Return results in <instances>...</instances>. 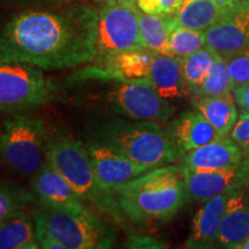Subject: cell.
<instances>
[{"mask_svg": "<svg viewBox=\"0 0 249 249\" xmlns=\"http://www.w3.org/2000/svg\"><path fill=\"white\" fill-rule=\"evenodd\" d=\"M98 9L81 2L26 9L0 28V62L71 70L97 55Z\"/></svg>", "mask_w": 249, "mask_h": 249, "instance_id": "obj_1", "label": "cell"}, {"mask_svg": "<svg viewBox=\"0 0 249 249\" xmlns=\"http://www.w3.org/2000/svg\"><path fill=\"white\" fill-rule=\"evenodd\" d=\"M128 222L144 227L170 222L189 200L180 165H164L112 188Z\"/></svg>", "mask_w": 249, "mask_h": 249, "instance_id": "obj_2", "label": "cell"}, {"mask_svg": "<svg viewBox=\"0 0 249 249\" xmlns=\"http://www.w3.org/2000/svg\"><path fill=\"white\" fill-rule=\"evenodd\" d=\"M46 161L53 165L86 203L107 216L114 224L128 232L130 224L120 209L116 197L98 179L86 142L61 130L49 132Z\"/></svg>", "mask_w": 249, "mask_h": 249, "instance_id": "obj_3", "label": "cell"}, {"mask_svg": "<svg viewBox=\"0 0 249 249\" xmlns=\"http://www.w3.org/2000/svg\"><path fill=\"white\" fill-rule=\"evenodd\" d=\"M155 121L104 116L89 124L88 139L116 149L136 163L160 167L180 160L166 128Z\"/></svg>", "mask_w": 249, "mask_h": 249, "instance_id": "obj_4", "label": "cell"}, {"mask_svg": "<svg viewBox=\"0 0 249 249\" xmlns=\"http://www.w3.org/2000/svg\"><path fill=\"white\" fill-rule=\"evenodd\" d=\"M33 216L61 242L65 249H110L117 241L113 227L85 207L39 205Z\"/></svg>", "mask_w": 249, "mask_h": 249, "instance_id": "obj_5", "label": "cell"}, {"mask_svg": "<svg viewBox=\"0 0 249 249\" xmlns=\"http://www.w3.org/2000/svg\"><path fill=\"white\" fill-rule=\"evenodd\" d=\"M48 134L42 118L28 112L13 113L4 120L0 157L15 172L35 176L46 163Z\"/></svg>", "mask_w": 249, "mask_h": 249, "instance_id": "obj_6", "label": "cell"}, {"mask_svg": "<svg viewBox=\"0 0 249 249\" xmlns=\"http://www.w3.org/2000/svg\"><path fill=\"white\" fill-rule=\"evenodd\" d=\"M57 86L43 70L18 62H0V113L29 112L51 102Z\"/></svg>", "mask_w": 249, "mask_h": 249, "instance_id": "obj_7", "label": "cell"}, {"mask_svg": "<svg viewBox=\"0 0 249 249\" xmlns=\"http://www.w3.org/2000/svg\"><path fill=\"white\" fill-rule=\"evenodd\" d=\"M105 107L118 116L134 120L165 124L176 112L172 102L161 97L145 77L132 81H112L102 95Z\"/></svg>", "mask_w": 249, "mask_h": 249, "instance_id": "obj_8", "label": "cell"}, {"mask_svg": "<svg viewBox=\"0 0 249 249\" xmlns=\"http://www.w3.org/2000/svg\"><path fill=\"white\" fill-rule=\"evenodd\" d=\"M139 49L144 48L140 38L138 5L99 4L97 55L93 61H103L121 52Z\"/></svg>", "mask_w": 249, "mask_h": 249, "instance_id": "obj_9", "label": "cell"}, {"mask_svg": "<svg viewBox=\"0 0 249 249\" xmlns=\"http://www.w3.org/2000/svg\"><path fill=\"white\" fill-rule=\"evenodd\" d=\"M86 145L98 179L111 191L113 187L128 182L154 169L147 165L136 163L116 149L95 140L88 139Z\"/></svg>", "mask_w": 249, "mask_h": 249, "instance_id": "obj_10", "label": "cell"}, {"mask_svg": "<svg viewBox=\"0 0 249 249\" xmlns=\"http://www.w3.org/2000/svg\"><path fill=\"white\" fill-rule=\"evenodd\" d=\"M207 45L227 54L249 46V0H242L222 20L205 30Z\"/></svg>", "mask_w": 249, "mask_h": 249, "instance_id": "obj_11", "label": "cell"}, {"mask_svg": "<svg viewBox=\"0 0 249 249\" xmlns=\"http://www.w3.org/2000/svg\"><path fill=\"white\" fill-rule=\"evenodd\" d=\"M182 169L189 198L200 203H204L227 189L235 188L249 181V174L242 170L241 165L214 171Z\"/></svg>", "mask_w": 249, "mask_h": 249, "instance_id": "obj_12", "label": "cell"}, {"mask_svg": "<svg viewBox=\"0 0 249 249\" xmlns=\"http://www.w3.org/2000/svg\"><path fill=\"white\" fill-rule=\"evenodd\" d=\"M249 236V181L233 189L217 235L222 248L240 249Z\"/></svg>", "mask_w": 249, "mask_h": 249, "instance_id": "obj_13", "label": "cell"}, {"mask_svg": "<svg viewBox=\"0 0 249 249\" xmlns=\"http://www.w3.org/2000/svg\"><path fill=\"white\" fill-rule=\"evenodd\" d=\"M30 191L39 205L75 208L85 207L86 202L74 191L71 183L49 161L33 176Z\"/></svg>", "mask_w": 249, "mask_h": 249, "instance_id": "obj_14", "label": "cell"}, {"mask_svg": "<svg viewBox=\"0 0 249 249\" xmlns=\"http://www.w3.org/2000/svg\"><path fill=\"white\" fill-rule=\"evenodd\" d=\"M166 132L179 158L186 152L220 139L209 121L197 110L183 112L171 121Z\"/></svg>", "mask_w": 249, "mask_h": 249, "instance_id": "obj_15", "label": "cell"}, {"mask_svg": "<svg viewBox=\"0 0 249 249\" xmlns=\"http://www.w3.org/2000/svg\"><path fill=\"white\" fill-rule=\"evenodd\" d=\"M244 156L242 149L230 136H225L186 152L180 161L187 170L214 171L239 166Z\"/></svg>", "mask_w": 249, "mask_h": 249, "instance_id": "obj_16", "label": "cell"}, {"mask_svg": "<svg viewBox=\"0 0 249 249\" xmlns=\"http://www.w3.org/2000/svg\"><path fill=\"white\" fill-rule=\"evenodd\" d=\"M233 189L234 188L227 189L222 194L204 202L203 207L195 213L191 233L186 241L187 248H211L217 244V235L225 213L226 202Z\"/></svg>", "mask_w": 249, "mask_h": 249, "instance_id": "obj_17", "label": "cell"}, {"mask_svg": "<svg viewBox=\"0 0 249 249\" xmlns=\"http://www.w3.org/2000/svg\"><path fill=\"white\" fill-rule=\"evenodd\" d=\"M148 79L161 97L170 102L180 101L191 95L183 79L181 58L154 53Z\"/></svg>", "mask_w": 249, "mask_h": 249, "instance_id": "obj_18", "label": "cell"}, {"mask_svg": "<svg viewBox=\"0 0 249 249\" xmlns=\"http://www.w3.org/2000/svg\"><path fill=\"white\" fill-rule=\"evenodd\" d=\"M193 104L196 110L201 112L202 116L209 121L220 138L229 135L238 120L239 113L233 93L194 97Z\"/></svg>", "mask_w": 249, "mask_h": 249, "instance_id": "obj_19", "label": "cell"}, {"mask_svg": "<svg viewBox=\"0 0 249 249\" xmlns=\"http://www.w3.org/2000/svg\"><path fill=\"white\" fill-rule=\"evenodd\" d=\"M233 8L223 7L213 0H183L174 14V22L180 27L205 31L222 20Z\"/></svg>", "mask_w": 249, "mask_h": 249, "instance_id": "obj_20", "label": "cell"}, {"mask_svg": "<svg viewBox=\"0 0 249 249\" xmlns=\"http://www.w3.org/2000/svg\"><path fill=\"white\" fill-rule=\"evenodd\" d=\"M35 218L26 209L0 224V249H38Z\"/></svg>", "mask_w": 249, "mask_h": 249, "instance_id": "obj_21", "label": "cell"}, {"mask_svg": "<svg viewBox=\"0 0 249 249\" xmlns=\"http://www.w3.org/2000/svg\"><path fill=\"white\" fill-rule=\"evenodd\" d=\"M176 26L174 15L148 14L140 9V38L149 51L169 54L170 34Z\"/></svg>", "mask_w": 249, "mask_h": 249, "instance_id": "obj_22", "label": "cell"}, {"mask_svg": "<svg viewBox=\"0 0 249 249\" xmlns=\"http://www.w3.org/2000/svg\"><path fill=\"white\" fill-rule=\"evenodd\" d=\"M216 54L217 51L205 44L197 51L181 58L183 79L188 87L189 92H194L196 88L203 82L213 66Z\"/></svg>", "mask_w": 249, "mask_h": 249, "instance_id": "obj_23", "label": "cell"}, {"mask_svg": "<svg viewBox=\"0 0 249 249\" xmlns=\"http://www.w3.org/2000/svg\"><path fill=\"white\" fill-rule=\"evenodd\" d=\"M234 90L232 79L230 76L225 58L217 52L213 66L209 73L205 76L203 82L192 93L194 97H204V96H224L231 95Z\"/></svg>", "mask_w": 249, "mask_h": 249, "instance_id": "obj_24", "label": "cell"}, {"mask_svg": "<svg viewBox=\"0 0 249 249\" xmlns=\"http://www.w3.org/2000/svg\"><path fill=\"white\" fill-rule=\"evenodd\" d=\"M36 202L33 192L8 181H0V224Z\"/></svg>", "mask_w": 249, "mask_h": 249, "instance_id": "obj_25", "label": "cell"}, {"mask_svg": "<svg viewBox=\"0 0 249 249\" xmlns=\"http://www.w3.org/2000/svg\"><path fill=\"white\" fill-rule=\"evenodd\" d=\"M207 44L205 31L176 26L169 38V55L183 58Z\"/></svg>", "mask_w": 249, "mask_h": 249, "instance_id": "obj_26", "label": "cell"}, {"mask_svg": "<svg viewBox=\"0 0 249 249\" xmlns=\"http://www.w3.org/2000/svg\"><path fill=\"white\" fill-rule=\"evenodd\" d=\"M227 70L235 88L249 85V46L239 51L223 54Z\"/></svg>", "mask_w": 249, "mask_h": 249, "instance_id": "obj_27", "label": "cell"}, {"mask_svg": "<svg viewBox=\"0 0 249 249\" xmlns=\"http://www.w3.org/2000/svg\"><path fill=\"white\" fill-rule=\"evenodd\" d=\"M183 0H138L136 5L148 14L174 15Z\"/></svg>", "mask_w": 249, "mask_h": 249, "instance_id": "obj_28", "label": "cell"}, {"mask_svg": "<svg viewBox=\"0 0 249 249\" xmlns=\"http://www.w3.org/2000/svg\"><path fill=\"white\" fill-rule=\"evenodd\" d=\"M229 136L239 145L244 154H249V111L242 110Z\"/></svg>", "mask_w": 249, "mask_h": 249, "instance_id": "obj_29", "label": "cell"}, {"mask_svg": "<svg viewBox=\"0 0 249 249\" xmlns=\"http://www.w3.org/2000/svg\"><path fill=\"white\" fill-rule=\"evenodd\" d=\"M124 247L132 249H161L166 248L165 242L158 240L154 236L142 234H130L124 242Z\"/></svg>", "mask_w": 249, "mask_h": 249, "instance_id": "obj_30", "label": "cell"}, {"mask_svg": "<svg viewBox=\"0 0 249 249\" xmlns=\"http://www.w3.org/2000/svg\"><path fill=\"white\" fill-rule=\"evenodd\" d=\"M35 218V217H34ZM36 234L39 248L43 249H65L64 246L46 227L35 218Z\"/></svg>", "mask_w": 249, "mask_h": 249, "instance_id": "obj_31", "label": "cell"}, {"mask_svg": "<svg viewBox=\"0 0 249 249\" xmlns=\"http://www.w3.org/2000/svg\"><path fill=\"white\" fill-rule=\"evenodd\" d=\"M233 96L239 107L249 111V85L235 88L233 90Z\"/></svg>", "mask_w": 249, "mask_h": 249, "instance_id": "obj_32", "label": "cell"}, {"mask_svg": "<svg viewBox=\"0 0 249 249\" xmlns=\"http://www.w3.org/2000/svg\"><path fill=\"white\" fill-rule=\"evenodd\" d=\"M20 1L27 2V4L34 5L35 7H54V6H61L73 2L74 0H20Z\"/></svg>", "mask_w": 249, "mask_h": 249, "instance_id": "obj_33", "label": "cell"}, {"mask_svg": "<svg viewBox=\"0 0 249 249\" xmlns=\"http://www.w3.org/2000/svg\"><path fill=\"white\" fill-rule=\"evenodd\" d=\"M213 1L216 2V4L223 6V7L226 8H233L235 6H238L242 0H213Z\"/></svg>", "mask_w": 249, "mask_h": 249, "instance_id": "obj_34", "label": "cell"}, {"mask_svg": "<svg viewBox=\"0 0 249 249\" xmlns=\"http://www.w3.org/2000/svg\"><path fill=\"white\" fill-rule=\"evenodd\" d=\"M99 4H107V2H117V4L136 5L138 0H97Z\"/></svg>", "mask_w": 249, "mask_h": 249, "instance_id": "obj_35", "label": "cell"}, {"mask_svg": "<svg viewBox=\"0 0 249 249\" xmlns=\"http://www.w3.org/2000/svg\"><path fill=\"white\" fill-rule=\"evenodd\" d=\"M241 167L246 173L249 174V154H246L244 156V160H242V163H241Z\"/></svg>", "mask_w": 249, "mask_h": 249, "instance_id": "obj_36", "label": "cell"}, {"mask_svg": "<svg viewBox=\"0 0 249 249\" xmlns=\"http://www.w3.org/2000/svg\"><path fill=\"white\" fill-rule=\"evenodd\" d=\"M240 249H249V236L247 239H246L245 240V242L244 244L241 245V247H240Z\"/></svg>", "mask_w": 249, "mask_h": 249, "instance_id": "obj_37", "label": "cell"}]
</instances>
